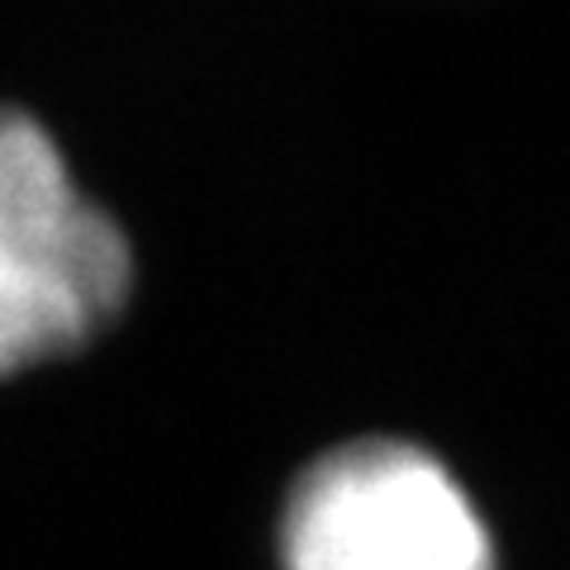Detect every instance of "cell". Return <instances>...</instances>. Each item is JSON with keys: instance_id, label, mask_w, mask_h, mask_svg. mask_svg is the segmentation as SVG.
<instances>
[{"instance_id": "cell-2", "label": "cell", "mask_w": 570, "mask_h": 570, "mask_svg": "<svg viewBox=\"0 0 570 570\" xmlns=\"http://www.w3.org/2000/svg\"><path fill=\"white\" fill-rule=\"evenodd\" d=\"M285 570H494L466 485L404 438H352L295 475L281 513Z\"/></svg>"}, {"instance_id": "cell-1", "label": "cell", "mask_w": 570, "mask_h": 570, "mask_svg": "<svg viewBox=\"0 0 570 570\" xmlns=\"http://www.w3.org/2000/svg\"><path fill=\"white\" fill-rule=\"evenodd\" d=\"M134 247L39 115L0 105V376L96 343L129 305Z\"/></svg>"}]
</instances>
